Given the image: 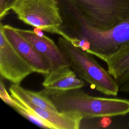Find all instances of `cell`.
<instances>
[{"mask_svg": "<svg viewBox=\"0 0 129 129\" xmlns=\"http://www.w3.org/2000/svg\"><path fill=\"white\" fill-rule=\"evenodd\" d=\"M9 91L12 97L27 101L33 104L44 108L57 110L51 99L41 91L34 92L25 89L19 84H12Z\"/></svg>", "mask_w": 129, "mask_h": 129, "instance_id": "11", "label": "cell"}, {"mask_svg": "<svg viewBox=\"0 0 129 129\" xmlns=\"http://www.w3.org/2000/svg\"><path fill=\"white\" fill-rule=\"evenodd\" d=\"M8 0H0V18L2 20L8 13L7 7Z\"/></svg>", "mask_w": 129, "mask_h": 129, "instance_id": "16", "label": "cell"}, {"mask_svg": "<svg viewBox=\"0 0 129 129\" xmlns=\"http://www.w3.org/2000/svg\"><path fill=\"white\" fill-rule=\"evenodd\" d=\"M24 38L30 42L46 59L49 65V73L59 68L70 66L68 59L58 44L53 40L37 30H26L15 28Z\"/></svg>", "mask_w": 129, "mask_h": 129, "instance_id": "7", "label": "cell"}, {"mask_svg": "<svg viewBox=\"0 0 129 129\" xmlns=\"http://www.w3.org/2000/svg\"><path fill=\"white\" fill-rule=\"evenodd\" d=\"M34 71L15 49L0 29V74L14 84L20 83Z\"/></svg>", "mask_w": 129, "mask_h": 129, "instance_id": "6", "label": "cell"}, {"mask_svg": "<svg viewBox=\"0 0 129 129\" xmlns=\"http://www.w3.org/2000/svg\"><path fill=\"white\" fill-rule=\"evenodd\" d=\"M75 8L91 26L107 30L129 18V0H61Z\"/></svg>", "mask_w": 129, "mask_h": 129, "instance_id": "5", "label": "cell"}, {"mask_svg": "<svg viewBox=\"0 0 129 129\" xmlns=\"http://www.w3.org/2000/svg\"><path fill=\"white\" fill-rule=\"evenodd\" d=\"M16 0H8V2H7V7H8V9L9 11H10L11 10V6H12L13 4L14 3V2Z\"/></svg>", "mask_w": 129, "mask_h": 129, "instance_id": "17", "label": "cell"}, {"mask_svg": "<svg viewBox=\"0 0 129 129\" xmlns=\"http://www.w3.org/2000/svg\"><path fill=\"white\" fill-rule=\"evenodd\" d=\"M119 90L125 93H129V73L116 80Z\"/></svg>", "mask_w": 129, "mask_h": 129, "instance_id": "15", "label": "cell"}, {"mask_svg": "<svg viewBox=\"0 0 129 129\" xmlns=\"http://www.w3.org/2000/svg\"><path fill=\"white\" fill-rule=\"evenodd\" d=\"M13 98L17 103V105L14 109H15L20 115L40 127L44 128L56 129L52 124L40 117L33 111L25 107L15 98Z\"/></svg>", "mask_w": 129, "mask_h": 129, "instance_id": "13", "label": "cell"}, {"mask_svg": "<svg viewBox=\"0 0 129 129\" xmlns=\"http://www.w3.org/2000/svg\"><path fill=\"white\" fill-rule=\"evenodd\" d=\"M62 17L64 31L80 40L82 49L103 61L129 47V18L110 29L100 30L89 24L72 7L64 11Z\"/></svg>", "mask_w": 129, "mask_h": 129, "instance_id": "1", "label": "cell"}, {"mask_svg": "<svg viewBox=\"0 0 129 129\" xmlns=\"http://www.w3.org/2000/svg\"><path fill=\"white\" fill-rule=\"evenodd\" d=\"M11 10L26 24L72 41L63 29V21L57 0H16Z\"/></svg>", "mask_w": 129, "mask_h": 129, "instance_id": "4", "label": "cell"}, {"mask_svg": "<svg viewBox=\"0 0 129 129\" xmlns=\"http://www.w3.org/2000/svg\"><path fill=\"white\" fill-rule=\"evenodd\" d=\"M70 5V4H69L67 3H63L59 5L60 10L61 8L62 7H63V6H65V5ZM60 13H61V12H60ZM78 39H77L76 40V46H78V47H79V46H78V45H78V43H77V42H78Z\"/></svg>", "mask_w": 129, "mask_h": 129, "instance_id": "18", "label": "cell"}, {"mask_svg": "<svg viewBox=\"0 0 129 129\" xmlns=\"http://www.w3.org/2000/svg\"><path fill=\"white\" fill-rule=\"evenodd\" d=\"M0 97L6 103L10 106L13 109L16 106L17 103L15 100L11 95L8 94L2 79L1 80L0 83Z\"/></svg>", "mask_w": 129, "mask_h": 129, "instance_id": "14", "label": "cell"}, {"mask_svg": "<svg viewBox=\"0 0 129 129\" xmlns=\"http://www.w3.org/2000/svg\"><path fill=\"white\" fill-rule=\"evenodd\" d=\"M107 71L115 79L129 73V47L104 60Z\"/></svg>", "mask_w": 129, "mask_h": 129, "instance_id": "12", "label": "cell"}, {"mask_svg": "<svg viewBox=\"0 0 129 129\" xmlns=\"http://www.w3.org/2000/svg\"><path fill=\"white\" fill-rule=\"evenodd\" d=\"M0 29L12 46L30 66L34 72L44 75L48 73L49 65L46 59L18 33L15 27L1 23Z\"/></svg>", "mask_w": 129, "mask_h": 129, "instance_id": "8", "label": "cell"}, {"mask_svg": "<svg viewBox=\"0 0 129 129\" xmlns=\"http://www.w3.org/2000/svg\"><path fill=\"white\" fill-rule=\"evenodd\" d=\"M77 75L70 66L60 67L45 75L42 86L44 88L58 90L80 89L85 83Z\"/></svg>", "mask_w": 129, "mask_h": 129, "instance_id": "10", "label": "cell"}, {"mask_svg": "<svg viewBox=\"0 0 129 129\" xmlns=\"http://www.w3.org/2000/svg\"><path fill=\"white\" fill-rule=\"evenodd\" d=\"M66 3V2H62V3H60V4H59V5H60V4H62V3ZM59 8H60V7H59ZM77 39H76V40H77ZM75 45H76V42H75Z\"/></svg>", "mask_w": 129, "mask_h": 129, "instance_id": "19", "label": "cell"}, {"mask_svg": "<svg viewBox=\"0 0 129 129\" xmlns=\"http://www.w3.org/2000/svg\"><path fill=\"white\" fill-rule=\"evenodd\" d=\"M60 112H75L83 118L111 117L129 114V100L90 96L80 89L58 90L44 88Z\"/></svg>", "mask_w": 129, "mask_h": 129, "instance_id": "2", "label": "cell"}, {"mask_svg": "<svg viewBox=\"0 0 129 129\" xmlns=\"http://www.w3.org/2000/svg\"><path fill=\"white\" fill-rule=\"evenodd\" d=\"M15 99L25 107L52 124L56 129H78L83 119L82 115L75 112H60L37 106L27 101Z\"/></svg>", "mask_w": 129, "mask_h": 129, "instance_id": "9", "label": "cell"}, {"mask_svg": "<svg viewBox=\"0 0 129 129\" xmlns=\"http://www.w3.org/2000/svg\"><path fill=\"white\" fill-rule=\"evenodd\" d=\"M57 44L68 59L70 67L91 88L108 96H115L119 91L116 80L103 68L93 55L60 36Z\"/></svg>", "mask_w": 129, "mask_h": 129, "instance_id": "3", "label": "cell"}]
</instances>
